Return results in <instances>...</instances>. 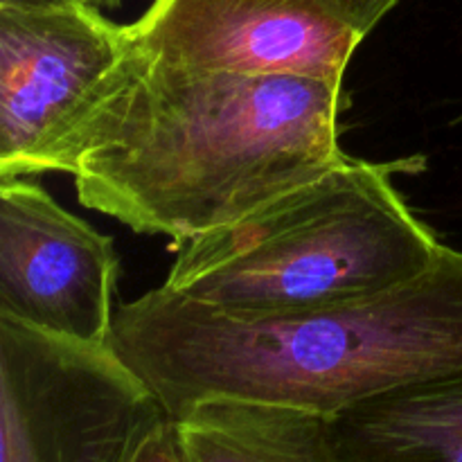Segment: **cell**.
<instances>
[{"label":"cell","mask_w":462,"mask_h":462,"mask_svg":"<svg viewBox=\"0 0 462 462\" xmlns=\"http://www.w3.org/2000/svg\"><path fill=\"white\" fill-rule=\"evenodd\" d=\"M131 48L95 5L0 7V179L36 174Z\"/></svg>","instance_id":"cell-5"},{"label":"cell","mask_w":462,"mask_h":462,"mask_svg":"<svg viewBox=\"0 0 462 462\" xmlns=\"http://www.w3.org/2000/svg\"><path fill=\"white\" fill-rule=\"evenodd\" d=\"M176 422L189 462H343L328 418L310 411L215 400Z\"/></svg>","instance_id":"cell-9"},{"label":"cell","mask_w":462,"mask_h":462,"mask_svg":"<svg viewBox=\"0 0 462 462\" xmlns=\"http://www.w3.org/2000/svg\"><path fill=\"white\" fill-rule=\"evenodd\" d=\"M135 462H189L183 440L179 433V422L167 418L140 449Z\"/></svg>","instance_id":"cell-11"},{"label":"cell","mask_w":462,"mask_h":462,"mask_svg":"<svg viewBox=\"0 0 462 462\" xmlns=\"http://www.w3.org/2000/svg\"><path fill=\"white\" fill-rule=\"evenodd\" d=\"M323 3L365 36L400 0H323Z\"/></svg>","instance_id":"cell-10"},{"label":"cell","mask_w":462,"mask_h":462,"mask_svg":"<svg viewBox=\"0 0 462 462\" xmlns=\"http://www.w3.org/2000/svg\"><path fill=\"white\" fill-rule=\"evenodd\" d=\"M113 239L25 176L0 179V316L79 343H111Z\"/></svg>","instance_id":"cell-6"},{"label":"cell","mask_w":462,"mask_h":462,"mask_svg":"<svg viewBox=\"0 0 462 462\" xmlns=\"http://www.w3.org/2000/svg\"><path fill=\"white\" fill-rule=\"evenodd\" d=\"M84 3L88 5H95V7H117V5L122 3V0H84Z\"/></svg>","instance_id":"cell-13"},{"label":"cell","mask_w":462,"mask_h":462,"mask_svg":"<svg viewBox=\"0 0 462 462\" xmlns=\"http://www.w3.org/2000/svg\"><path fill=\"white\" fill-rule=\"evenodd\" d=\"M343 106V81L203 70L134 41L36 174H70L81 206L179 251L350 158Z\"/></svg>","instance_id":"cell-1"},{"label":"cell","mask_w":462,"mask_h":462,"mask_svg":"<svg viewBox=\"0 0 462 462\" xmlns=\"http://www.w3.org/2000/svg\"><path fill=\"white\" fill-rule=\"evenodd\" d=\"M84 3V0H0V7L5 9H50L66 7V5Z\"/></svg>","instance_id":"cell-12"},{"label":"cell","mask_w":462,"mask_h":462,"mask_svg":"<svg viewBox=\"0 0 462 462\" xmlns=\"http://www.w3.org/2000/svg\"><path fill=\"white\" fill-rule=\"evenodd\" d=\"M129 30L180 66L325 81L346 79L365 39L323 0H153Z\"/></svg>","instance_id":"cell-7"},{"label":"cell","mask_w":462,"mask_h":462,"mask_svg":"<svg viewBox=\"0 0 462 462\" xmlns=\"http://www.w3.org/2000/svg\"><path fill=\"white\" fill-rule=\"evenodd\" d=\"M424 156L346 158L253 215L189 239L165 291L244 319L291 316L383 293L422 278L447 244L397 192Z\"/></svg>","instance_id":"cell-3"},{"label":"cell","mask_w":462,"mask_h":462,"mask_svg":"<svg viewBox=\"0 0 462 462\" xmlns=\"http://www.w3.org/2000/svg\"><path fill=\"white\" fill-rule=\"evenodd\" d=\"M167 418L111 343L0 316V462H135Z\"/></svg>","instance_id":"cell-4"},{"label":"cell","mask_w":462,"mask_h":462,"mask_svg":"<svg viewBox=\"0 0 462 462\" xmlns=\"http://www.w3.org/2000/svg\"><path fill=\"white\" fill-rule=\"evenodd\" d=\"M328 433L343 462H462V368L356 402Z\"/></svg>","instance_id":"cell-8"},{"label":"cell","mask_w":462,"mask_h":462,"mask_svg":"<svg viewBox=\"0 0 462 462\" xmlns=\"http://www.w3.org/2000/svg\"><path fill=\"white\" fill-rule=\"evenodd\" d=\"M111 346L171 420L215 400L332 418L462 368V251L402 287L291 316H230L156 287L117 307Z\"/></svg>","instance_id":"cell-2"}]
</instances>
